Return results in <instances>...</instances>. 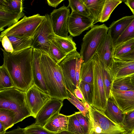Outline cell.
<instances>
[{"label":"cell","instance_id":"1","mask_svg":"<svg viewBox=\"0 0 134 134\" xmlns=\"http://www.w3.org/2000/svg\"><path fill=\"white\" fill-rule=\"evenodd\" d=\"M3 65L8 70L15 87L26 92L34 84L32 72L33 49L31 47L12 53L1 48Z\"/></svg>","mask_w":134,"mask_h":134},{"label":"cell","instance_id":"2","mask_svg":"<svg viewBox=\"0 0 134 134\" xmlns=\"http://www.w3.org/2000/svg\"><path fill=\"white\" fill-rule=\"evenodd\" d=\"M41 51V69L48 94L51 97L63 101L70 98L71 95L66 87L60 67L48 53Z\"/></svg>","mask_w":134,"mask_h":134},{"label":"cell","instance_id":"3","mask_svg":"<svg viewBox=\"0 0 134 134\" xmlns=\"http://www.w3.org/2000/svg\"><path fill=\"white\" fill-rule=\"evenodd\" d=\"M8 109L15 115V124L32 116L27 106L25 92L15 87L0 91V109Z\"/></svg>","mask_w":134,"mask_h":134},{"label":"cell","instance_id":"4","mask_svg":"<svg viewBox=\"0 0 134 134\" xmlns=\"http://www.w3.org/2000/svg\"><path fill=\"white\" fill-rule=\"evenodd\" d=\"M88 118L90 130L88 134H127L121 125L108 118L104 113L91 105Z\"/></svg>","mask_w":134,"mask_h":134},{"label":"cell","instance_id":"5","mask_svg":"<svg viewBox=\"0 0 134 134\" xmlns=\"http://www.w3.org/2000/svg\"><path fill=\"white\" fill-rule=\"evenodd\" d=\"M108 31V27L104 24L97 25H94L84 35L80 53L82 63L88 62L96 53L98 47Z\"/></svg>","mask_w":134,"mask_h":134},{"label":"cell","instance_id":"6","mask_svg":"<svg viewBox=\"0 0 134 134\" xmlns=\"http://www.w3.org/2000/svg\"><path fill=\"white\" fill-rule=\"evenodd\" d=\"M45 18V15L39 14L29 16H25L17 23L2 32L0 38L5 36L32 38L37 27Z\"/></svg>","mask_w":134,"mask_h":134},{"label":"cell","instance_id":"7","mask_svg":"<svg viewBox=\"0 0 134 134\" xmlns=\"http://www.w3.org/2000/svg\"><path fill=\"white\" fill-rule=\"evenodd\" d=\"M45 18L37 29L32 38L31 47L48 53L52 40L55 36L53 28L50 15Z\"/></svg>","mask_w":134,"mask_h":134},{"label":"cell","instance_id":"8","mask_svg":"<svg viewBox=\"0 0 134 134\" xmlns=\"http://www.w3.org/2000/svg\"><path fill=\"white\" fill-rule=\"evenodd\" d=\"M92 58L94 62V97L92 105L104 112L107 99L101 74L100 60L96 53Z\"/></svg>","mask_w":134,"mask_h":134},{"label":"cell","instance_id":"9","mask_svg":"<svg viewBox=\"0 0 134 134\" xmlns=\"http://www.w3.org/2000/svg\"><path fill=\"white\" fill-rule=\"evenodd\" d=\"M76 50L69 53L58 64L62 72L65 83L67 90L74 94L76 88L75 68L77 59L80 57Z\"/></svg>","mask_w":134,"mask_h":134},{"label":"cell","instance_id":"10","mask_svg":"<svg viewBox=\"0 0 134 134\" xmlns=\"http://www.w3.org/2000/svg\"><path fill=\"white\" fill-rule=\"evenodd\" d=\"M70 14L69 7L64 5L54 9L51 13L53 28L55 35L64 38L69 37L68 23Z\"/></svg>","mask_w":134,"mask_h":134},{"label":"cell","instance_id":"11","mask_svg":"<svg viewBox=\"0 0 134 134\" xmlns=\"http://www.w3.org/2000/svg\"><path fill=\"white\" fill-rule=\"evenodd\" d=\"M25 93L27 106L32 116L35 119L41 109L52 97L34 84Z\"/></svg>","mask_w":134,"mask_h":134},{"label":"cell","instance_id":"12","mask_svg":"<svg viewBox=\"0 0 134 134\" xmlns=\"http://www.w3.org/2000/svg\"><path fill=\"white\" fill-rule=\"evenodd\" d=\"M63 101L52 97L39 111L35 123L43 127L49 120L60 114L63 105Z\"/></svg>","mask_w":134,"mask_h":134},{"label":"cell","instance_id":"13","mask_svg":"<svg viewBox=\"0 0 134 134\" xmlns=\"http://www.w3.org/2000/svg\"><path fill=\"white\" fill-rule=\"evenodd\" d=\"M94 20L87 16L72 11L68 20V30L73 37L79 36L85 30L94 25Z\"/></svg>","mask_w":134,"mask_h":134},{"label":"cell","instance_id":"14","mask_svg":"<svg viewBox=\"0 0 134 134\" xmlns=\"http://www.w3.org/2000/svg\"><path fill=\"white\" fill-rule=\"evenodd\" d=\"M110 97L124 113L134 111V91H122L111 88Z\"/></svg>","mask_w":134,"mask_h":134},{"label":"cell","instance_id":"15","mask_svg":"<svg viewBox=\"0 0 134 134\" xmlns=\"http://www.w3.org/2000/svg\"><path fill=\"white\" fill-rule=\"evenodd\" d=\"M114 49L112 40L108 34L99 44L96 52L107 69L109 68L113 63Z\"/></svg>","mask_w":134,"mask_h":134},{"label":"cell","instance_id":"16","mask_svg":"<svg viewBox=\"0 0 134 134\" xmlns=\"http://www.w3.org/2000/svg\"><path fill=\"white\" fill-rule=\"evenodd\" d=\"M42 52L41 50L33 49L32 60V72L34 84L48 94L42 75L41 67Z\"/></svg>","mask_w":134,"mask_h":134},{"label":"cell","instance_id":"17","mask_svg":"<svg viewBox=\"0 0 134 134\" xmlns=\"http://www.w3.org/2000/svg\"><path fill=\"white\" fill-rule=\"evenodd\" d=\"M108 69L113 81L117 79L130 76L134 74V61H120L113 59L111 65Z\"/></svg>","mask_w":134,"mask_h":134},{"label":"cell","instance_id":"18","mask_svg":"<svg viewBox=\"0 0 134 134\" xmlns=\"http://www.w3.org/2000/svg\"><path fill=\"white\" fill-rule=\"evenodd\" d=\"M134 19V15L123 17L112 22L108 27V34L110 36L114 46L117 40Z\"/></svg>","mask_w":134,"mask_h":134},{"label":"cell","instance_id":"19","mask_svg":"<svg viewBox=\"0 0 134 134\" xmlns=\"http://www.w3.org/2000/svg\"><path fill=\"white\" fill-rule=\"evenodd\" d=\"M70 116L59 114L49 120L43 127L55 133L68 131Z\"/></svg>","mask_w":134,"mask_h":134},{"label":"cell","instance_id":"20","mask_svg":"<svg viewBox=\"0 0 134 134\" xmlns=\"http://www.w3.org/2000/svg\"><path fill=\"white\" fill-rule=\"evenodd\" d=\"M104 113L106 116L113 122L122 126L125 113L110 97L107 100Z\"/></svg>","mask_w":134,"mask_h":134},{"label":"cell","instance_id":"21","mask_svg":"<svg viewBox=\"0 0 134 134\" xmlns=\"http://www.w3.org/2000/svg\"><path fill=\"white\" fill-rule=\"evenodd\" d=\"M24 15L23 12L16 13L0 9V31L4 30L5 27H9L15 24Z\"/></svg>","mask_w":134,"mask_h":134},{"label":"cell","instance_id":"22","mask_svg":"<svg viewBox=\"0 0 134 134\" xmlns=\"http://www.w3.org/2000/svg\"><path fill=\"white\" fill-rule=\"evenodd\" d=\"M90 13L89 16L94 21V24L99 22L105 0H82Z\"/></svg>","mask_w":134,"mask_h":134},{"label":"cell","instance_id":"23","mask_svg":"<svg viewBox=\"0 0 134 134\" xmlns=\"http://www.w3.org/2000/svg\"><path fill=\"white\" fill-rule=\"evenodd\" d=\"M54 39L62 51L66 55L76 50V44L73 40L72 36L71 35L67 38L55 35Z\"/></svg>","mask_w":134,"mask_h":134},{"label":"cell","instance_id":"24","mask_svg":"<svg viewBox=\"0 0 134 134\" xmlns=\"http://www.w3.org/2000/svg\"><path fill=\"white\" fill-rule=\"evenodd\" d=\"M93 75L94 62L92 58L88 62L82 63L80 75V82L82 81L93 84Z\"/></svg>","mask_w":134,"mask_h":134},{"label":"cell","instance_id":"25","mask_svg":"<svg viewBox=\"0 0 134 134\" xmlns=\"http://www.w3.org/2000/svg\"><path fill=\"white\" fill-rule=\"evenodd\" d=\"M23 1L22 0H0V9L20 13L23 12Z\"/></svg>","mask_w":134,"mask_h":134},{"label":"cell","instance_id":"26","mask_svg":"<svg viewBox=\"0 0 134 134\" xmlns=\"http://www.w3.org/2000/svg\"><path fill=\"white\" fill-rule=\"evenodd\" d=\"M13 49V52L19 51L31 47L32 38L14 36H7Z\"/></svg>","mask_w":134,"mask_h":134},{"label":"cell","instance_id":"27","mask_svg":"<svg viewBox=\"0 0 134 134\" xmlns=\"http://www.w3.org/2000/svg\"><path fill=\"white\" fill-rule=\"evenodd\" d=\"M122 2L121 0H105L99 22L103 23L107 21L114 10Z\"/></svg>","mask_w":134,"mask_h":134},{"label":"cell","instance_id":"28","mask_svg":"<svg viewBox=\"0 0 134 134\" xmlns=\"http://www.w3.org/2000/svg\"><path fill=\"white\" fill-rule=\"evenodd\" d=\"M15 115L12 111L6 109H0V122L4 126L6 130L15 124Z\"/></svg>","mask_w":134,"mask_h":134},{"label":"cell","instance_id":"29","mask_svg":"<svg viewBox=\"0 0 134 134\" xmlns=\"http://www.w3.org/2000/svg\"><path fill=\"white\" fill-rule=\"evenodd\" d=\"M111 88L122 91H134V86L131 82L130 76L113 81Z\"/></svg>","mask_w":134,"mask_h":134},{"label":"cell","instance_id":"30","mask_svg":"<svg viewBox=\"0 0 134 134\" xmlns=\"http://www.w3.org/2000/svg\"><path fill=\"white\" fill-rule=\"evenodd\" d=\"M15 87L7 69L3 64L0 66V91Z\"/></svg>","mask_w":134,"mask_h":134},{"label":"cell","instance_id":"31","mask_svg":"<svg viewBox=\"0 0 134 134\" xmlns=\"http://www.w3.org/2000/svg\"><path fill=\"white\" fill-rule=\"evenodd\" d=\"M99 60L101 74L107 100L110 96L113 80L109 70L105 68L103 63Z\"/></svg>","mask_w":134,"mask_h":134},{"label":"cell","instance_id":"32","mask_svg":"<svg viewBox=\"0 0 134 134\" xmlns=\"http://www.w3.org/2000/svg\"><path fill=\"white\" fill-rule=\"evenodd\" d=\"M134 47V39L127 41L115 47L113 58L117 59L129 53Z\"/></svg>","mask_w":134,"mask_h":134},{"label":"cell","instance_id":"33","mask_svg":"<svg viewBox=\"0 0 134 134\" xmlns=\"http://www.w3.org/2000/svg\"><path fill=\"white\" fill-rule=\"evenodd\" d=\"M78 87L81 91L85 101L90 105H92L94 97L93 84L80 81Z\"/></svg>","mask_w":134,"mask_h":134},{"label":"cell","instance_id":"34","mask_svg":"<svg viewBox=\"0 0 134 134\" xmlns=\"http://www.w3.org/2000/svg\"><path fill=\"white\" fill-rule=\"evenodd\" d=\"M68 7L72 11L87 16H89L90 13L86 5L82 0H69Z\"/></svg>","mask_w":134,"mask_h":134},{"label":"cell","instance_id":"35","mask_svg":"<svg viewBox=\"0 0 134 134\" xmlns=\"http://www.w3.org/2000/svg\"><path fill=\"white\" fill-rule=\"evenodd\" d=\"M48 54L57 64L66 56L60 49L54 41V38L51 41Z\"/></svg>","mask_w":134,"mask_h":134},{"label":"cell","instance_id":"36","mask_svg":"<svg viewBox=\"0 0 134 134\" xmlns=\"http://www.w3.org/2000/svg\"><path fill=\"white\" fill-rule=\"evenodd\" d=\"M133 39H134V19L117 40L114 46V48Z\"/></svg>","mask_w":134,"mask_h":134},{"label":"cell","instance_id":"37","mask_svg":"<svg viewBox=\"0 0 134 134\" xmlns=\"http://www.w3.org/2000/svg\"><path fill=\"white\" fill-rule=\"evenodd\" d=\"M68 131L73 134H83V130L76 117L75 113L70 116Z\"/></svg>","mask_w":134,"mask_h":134},{"label":"cell","instance_id":"38","mask_svg":"<svg viewBox=\"0 0 134 134\" xmlns=\"http://www.w3.org/2000/svg\"><path fill=\"white\" fill-rule=\"evenodd\" d=\"M27 134H56L34 123L24 128Z\"/></svg>","mask_w":134,"mask_h":134},{"label":"cell","instance_id":"39","mask_svg":"<svg viewBox=\"0 0 134 134\" xmlns=\"http://www.w3.org/2000/svg\"><path fill=\"white\" fill-rule=\"evenodd\" d=\"M122 126L128 132L134 133V111L125 113Z\"/></svg>","mask_w":134,"mask_h":134},{"label":"cell","instance_id":"40","mask_svg":"<svg viewBox=\"0 0 134 134\" xmlns=\"http://www.w3.org/2000/svg\"><path fill=\"white\" fill-rule=\"evenodd\" d=\"M70 93L71 97L67 99L79 109L84 116L88 118L89 111L85 107L84 103L71 92Z\"/></svg>","mask_w":134,"mask_h":134},{"label":"cell","instance_id":"41","mask_svg":"<svg viewBox=\"0 0 134 134\" xmlns=\"http://www.w3.org/2000/svg\"><path fill=\"white\" fill-rule=\"evenodd\" d=\"M75 113L76 117L82 127L83 134H88L90 130L88 118L84 116L80 111Z\"/></svg>","mask_w":134,"mask_h":134},{"label":"cell","instance_id":"42","mask_svg":"<svg viewBox=\"0 0 134 134\" xmlns=\"http://www.w3.org/2000/svg\"><path fill=\"white\" fill-rule=\"evenodd\" d=\"M2 45L4 50L6 51L12 53L13 52V49L12 44L7 36H5L0 38Z\"/></svg>","mask_w":134,"mask_h":134},{"label":"cell","instance_id":"43","mask_svg":"<svg viewBox=\"0 0 134 134\" xmlns=\"http://www.w3.org/2000/svg\"><path fill=\"white\" fill-rule=\"evenodd\" d=\"M83 62V61L81 56L77 59L76 64L75 75L77 87H78L79 84L81 67V64Z\"/></svg>","mask_w":134,"mask_h":134},{"label":"cell","instance_id":"44","mask_svg":"<svg viewBox=\"0 0 134 134\" xmlns=\"http://www.w3.org/2000/svg\"><path fill=\"white\" fill-rule=\"evenodd\" d=\"M114 60L123 61H134V47L129 53L117 59H114Z\"/></svg>","mask_w":134,"mask_h":134},{"label":"cell","instance_id":"45","mask_svg":"<svg viewBox=\"0 0 134 134\" xmlns=\"http://www.w3.org/2000/svg\"><path fill=\"white\" fill-rule=\"evenodd\" d=\"M74 95L78 99L81 100L83 103L86 102L83 94L79 87H77L74 90Z\"/></svg>","mask_w":134,"mask_h":134},{"label":"cell","instance_id":"46","mask_svg":"<svg viewBox=\"0 0 134 134\" xmlns=\"http://www.w3.org/2000/svg\"><path fill=\"white\" fill-rule=\"evenodd\" d=\"M5 134H27L24 131V129L18 127L16 129L8 132H6Z\"/></svg>","mask_w":134,"mask_h":134},{"label":"cell","instance_id":"47","mask_svg":"<svg viewBox=\"0 0 134 134\" xmlns=\"http://www.w3.org/2000/svg\"><path fill=\"white\" fill-rule=\"evenodd\" d=\"M64 0H47V1L49 6L56 8Z\"/></svg>","mask_w":134,"mask_h":134},{"label":"cell","instance_id":"48","mask_svg":"<svg viewBox=\"0 0 134 134\" xmlns=\"http://www.w3.org/2000/svg\"><path fill=\"white\" fill-rule=\"evenodd\" d=\"M125 3L129 8L134 15V0H127Z\"/></svg>","mask_w":134,"mask_h":134},{"label":"cell","instance_id":"49","mask_svg":"<svg viewBox=\"0 0 134 134\" xmlns=\"http://www.w3.org/2000/svg\"><path fill=\"white\" fill-rule=\"evenodd\" d=\"M6 130L3 125L0 122V134H5L6 132Z\"/></svg>","mask_w":134,"mask_h":134},{"label":"cell","instance_id":"50","mask_svg":"<svg viewBox=\"0 0 134 134\" xmlns=\"http://www.w3.org/2000/svg\"><path fill=\"white\" fill-rule=\"evenodd\" d=\"M85 106L86 108L89 111L91 105L86 101L84 103Z\"/></svg>","mask_w":134,"mask_h":134},{"label":"cell","instance_id":"51","mask_svg":"<svg viewBox=\"0 0 134 134\" xmlns=\"http://www.w3.org/2000/svg\"><path fill=\"white\" fill-rule=\"evenodd\" d=\"M56 134H73L68 131H65L60 132L56 133Z\"/></svg>","mask_w":134,"mask_h":134},{"label":"cell","instance_id":"52","mask_svg":"<svg viewBox=\"0 0 134 134\" xmlns=\"http://www.w3.org/2000/svg\"><path fill=\"white\" fill-rule=\"evenodd\" d=\"M130 77L131 82L134 86V74L130 76Z\"/></svg>","mask_w":134,"mask_h":134},{"label":"cell","instance_id":"53","mask_svg":"<svg viewBox=\"0 0 134 134\" xmlns=\"http://www.w3.org/2000/svg\"><path fill=\"white\" fill-rule=\"evenodd\" d=\"M127 134H134V133L129 132Z\"/></svg>","mask_w":134,"mask_h":134},{"label":"cell","instance_id":"54","mask_svg":"<svg viewBox=\"0 0 134 134\" xmlns=\"http://www.w3.org/2000/svg\"></svg>","mask_w":134,"mask_h":134}]
</instances>
